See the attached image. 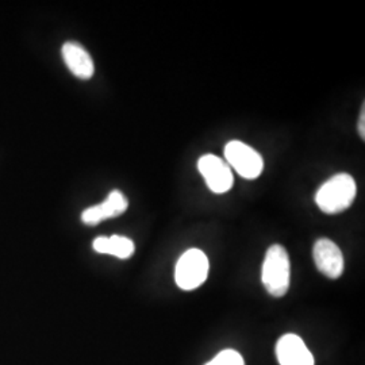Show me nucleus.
<instances>
[{
  "instance_id": "obj_2",
  "label": "nucleus",
  "mask_w": 365,
  "mask_h": 365,
  "mask_svg": "<svg viewBox=\"0 0 365 365\" xmlns=\"http://www.w3.org/2000/svg\"><path fill=\"white\" fill-rule=\"evenodd\" d=\"M289 280L291 264L287 250L274 244L267 250L261 269V282L269 295L282 298L288 292Z\"/></svg>"
},
{
  "instance_id": "obj_8",
  "label": "nucleus",
  "mask_w": 365,
  "mask_h": 365,
  "mask_svg": "<svg viewBox=\"0 0 365 365\" xmlns=\"http://www.w3.org/2000/svg\"><path fill=\"white\" fill-rule=\"evenodd\" d=\"M129 207L128 197L120 191L114 190L106 197L105 202L101 205L92 206L90 209L84 210L81 214V221L86 225H98L108 218H115L122 215Z\"/></svg>"
},
{
  "instance_id": "obj_12",
  "label": "nucleus",
  "mask_w": 365,
  "mask_h": 365,
  "mask_svg": "<svg viewBox=\"0 0 365 365\" xmlns=\"http://www.w3.org/2000/svg\"><path fill=\"white\" fill-rule=\"evenodd\" d=\"M365 106H363V108H361V113H360V120H359V133H360V137L364 140L365 138V126H364V119H365Z\"/></svg>"
},
{
  "instance_id": "obj_6",
  "label": "nucleus",
  "mask_w": 365,
  "mask_h": 365,
  "mask_svg": "<svg viewBox=\"0 0 365 365\" xmlns=\"http://www.w3.org/2000/svg\"><path fill=\"white\" fill-rule=\"evenodd\" d=\"M313 257L318 271L329 279H339L344 272L342 252L327 238H321L314 244Z\"/></svg>"
},
{
  "instance_id": "obj_10",
  "label": "nucleus",
  "mask_w": 365,
  "mask_h": 365,
  "mask_svg": "<svg viewBox=\"0 0 365 365\" xmlns=\"http://www.w3.org/2000/svg\"><path fill=\"white\" fill-rule=\"evenodd\" d=\"M93 249L102 255H111L118 259H129L133 256L135 247L130 238L123 235H111V237H98L93 244Z\"/></svg>"
},
{
  "instance_id": "obj_3",
  "label": "nucleus",
  "mask_w": 365,
  "mask_h": 365,
  "mask_svg": "<svg viewBox=\"0 0 365 365\" xmlns=\"http://www.w3.org/2000/svg\"><path fill=\"white\" fill-rule=\"evenodd\" d=\"M209 259L200 249L184 252L175 268V282L184 291L200 287L209 276Z\"/></svg>"
},
{
  "instance_id": "obj_11",
  "label": "nucleus",
  "mask_w": 365,
  "mask_h": 365,
  "mask_svg": "<svg viewBox=\"0 0 365 365\" xmlns=\"http://www.w3.org/2000/svg\"><path fill=\"white\" fill-rule=\"evenodd\" d=\"M217 365H245L242 356L235 351H223L214 357Z\"/></svg>"
},
{
  "instance_id": "obj_5",
  "label": "nucleus",
  "mask_w": 365,
  "mask_h": 365,
  "mask_svg": "<svg viewBox=\"0 0 365 365\" xmlns=\"http://www.w3.org/2000/svg\"><path fill=\"white\" fill-rule=\"evenodd\" d=\"M197 170L214 194H225L233 187L232 168L220 157L205 155L197 161Z\"/></svg>"
},
{
  "instance_id": "obj_1",
  "label": "nucleus",
  "mask_w": 365,
  "mask_h": 365,
  "mask_svg": "<svg viewBox=\"0 0 365 365\" xmlns=\"http://www.w3.org/2000/svg\"><path fill=\"white\" fill-rule=\"evenodd\" d=\"M357 185L351 175L339 173L321 185L315 194V203L325 214H339L352 206Z\"/></svg>"
},
{
  "instance_id": "obj_13",
  "label": "nucleus",
  "mask_w": 365,
  "mask_h": 365,
  "mask_svg": "<svg viewBox=\"0 0 365 365\" xmlns=\"http://www.w3.org/2000/svg\"><path fill=\"white\" fill-rule=\"evenodd\" d=\"M206 365H217V363H215V360L212 359V360H211V361H210V363H207V364Z\"/></svg>"
},
{
  "instance_id": "obj_4",
  "label": "nucleus",
  "mask_w": 365,
  "mask_h": 365,
  "mask_svg": "<svg viewBox=\"0 0 365 365\" xmlns=\"http://www.w3.org/2000/svg\"><path fill=\"white\" fill-rule=\"evenodd\" d=\"M226 161L244 179H257L264 170V160L257 150L241 141H230L225 148Z\"/></svg>"
},
{
  "instance_id": "obj_9",
  "label": "nucleus",
  "mask_w": 365,
  "mask_h": 365,
  "mask_svg": "<svg viewBox=\"0 0 365 365\" xmlns=\"http://www.w3.org/2000/svg\"><path fill=\"white\" fill-rule=\"evenodd\" d=\"M63 58L69 71L81 80H88L95 72V66L90 53L78 42H66L63 46Z\"/></svg>"
},
{
  "instance_id": "obj_7",
  "label": "nucleus",
  "mask_w": 365,
  "mask_h": 365,
  "mask_svg": "<svg viewBox=\"0 0 365 365\" xmlns=\"http://www.w3.org/2000/svg\"><path fill=\"white\" fill-rule=\"evenodd\" d=\"M276 357L280 365H314L313 354L297 334H286L277 341Z\"/></svg>"
}]
</instances>
